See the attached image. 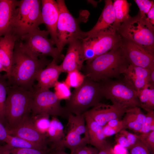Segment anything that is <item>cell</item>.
<instances>
[{
    "label": "cell",
    "mask_w": 154,
    "mask_h": 154,
    "mask_svg": "<svg viewBox=\"0 0 154 154\" xmlns=\"http://www.w3.org/2000/svg\"><path fill=\"white\" fill-rule=\"evenodd\" d=\"M51 61L46 57H38L27 51L21 47L16 42L12 66L7 80L9 85L28 89L33 88L38 72L45 68Z\"/></svg>",
    "instance_id": "cell-1"
},
{
    "label": "cell",
    "mask_w": 154,
    "mask_h": 154,
    "mask_svg": "<svg viewBox=\"0 0 154 154\" xmlns=\"http://www.w3.org/2000/svg\"><path fill=\"white\" fill-rule=\"evenodd\" d=\"M86 62L82 69L84 74L98 82L119 78L130 64L121 46Z\"/></svg>",
    "instance_id": "cell-2"
},
{
    "label": "cell",
    "mask_w": 154,
    "mask_h": 154,
    "mask_svg": "<svg viewBox=\"0 0 154 154\" xmlns=\"http://www.w3.org/2000/svg\"><path fill=\"white\" fill-rule=\"evenodd\" d=\"M34 91V87L9 85L5 105L6 128H15L31 117Z\"/></svg>",
    "instance_id": "cell-3"
},
{
    "label": "cell",
    "mask_w": 154,
    "mask_h": 154,
    "mask_svg": "<svg viewBox=\"0 0 154 154\" xmlns=\"http://www.w3.org/2000/svg\"><path fill=\"white\" fill-rule=\"evenodd\" d=\"M59 11L57 27L58 44L57 47L59 53L64 46L72 41L84 38V31L80 27L82 22H86L89 13L87 11L81 12L77 18L74 17L67 8L64 0L56 1Z\"/></svg>",
    "instance_id": "cell-4"
},
{
    "label": "cell",
    "mask_w": 154,
    "mask_h": 154,
    "mask_svg": "<svg viewBox=\"0 0 154 154\" xmlns=\"http://www.w3.org/2000/svg\"><path fill=\"white\" fill-rule=\"evenodd\" d=\"M102 97L100 83L86 77L66 100L64 108L67 114H82L100 102Z\"/></svg>",
    "instance_id": "cell-5"
},
{
    "label": "cell",
    "mask_w": 154,
    "mask_h": 154,
    "mask_svg": "<svg viewBox=\"0 0 154 154\" xmlns=\"http://www.w3.org/2000/svg\"><path fill=\"white\" fill-rule=\"evenodd\" d=\"M117 33L154 55V27L139 13L122 24Z\"/></svg>",
    "instance_id": "cell-6"
},
{
    "label": "cell",
    "mask_w": 154,
    "mask_h": 154,
    "mask_svg": "<svg viewBox=\"0 0 154 154\" xmlns=\"http://www.w3.org/2000/svg\"><path fill=\"white\" fill-rule=\"evenodd\" d=\"M41 1L40 0H21L14 19L11 32L21 36L39 28L44 24L41 13Z\"/></svg>",
    "instance_id": "cell-7"
},
{
    "label": "cell",
    "mask_w": 154,
    "mask_h": 154,
    "mask_svg": "<svg viewBox=\"0 0 154 154\" xmlns=\"http://www.w3.org/2000/svg\"><path fill=\"white\" fill-rule=\"evenodd\" d=\"M103 97L120 108L128 109L140 104L137 92L124 79L109 80L100 82Z\"/></svg>",
    "instance_id": "cell-8"
},
{
    "label": "cell",
    "mask_w": 154,
    "mask_h": 154,
    "mask_svg": "<svg viewBox=\"0 0 154 154\" xmlns=\"http://www.w3.org/2000/svg\"><path fill=\"white\" fill-rule=\"evenodd\" d=\"M49 35L47 30L38 28L21 36L16 42L21 48L36 56H49L58 61L61 58V54L49 38Z\"/></svg>",
    "instance_id": "cell-9"
},
{
    "label": "cell",
    "mask_w": 154,
    "mask_h": 154,
    "mask_svg": "<svg viewBox=\"0 0 154 154\" xmlns=\"http://www.w3.org/2000/svg\"><path fill=\"white\" fill-rule=\"evenodd\" d=\"M54 92L49 89L38 88L34 86V91L31 106V117L46 114L49 116L67 117L64 107L60 104Z\"/></svg>",
    "instance_id": "cell-10"
},
{
    "label": "cell",
    "mask_w": 154,
    "mask_h": 154,
    "mask_svg": "<svg viewBox=\"0 0 154 154\" xmlns=\"http://www.w3.org/2000/svg\"><path fill=\"white\" fill-rule=\"evenodd\" d=\"M68 121L64 129L65 136L62 142L64 148L73 153L78 148L89 144V138L84 114L75 115L68 114Z\"/></svg>",
    "instance_id": "cell-11"
},
{
    "label": "cell",
    "mask_w": 154,
    "mask_h": 154,
    "mask_svg": "<svg viewBox=\"0 0 154 154\" xmlns=\"http://www.w3.org/2000/svg\"><path fill=\"white\" fill-rule=\"evenodd\" d=\"M83 44L93 51L95 58L121 46L122 37L116 33L102 32L85 37Z\"/></svg>",
    "instance_id": "cell-12"
},
{
    "label": "cell",
    "mask_w": 154,
    "mask_h": 154,
    "mask_svg": "<svg viewBox=\"0 0 154 154\" xmlns=\"http://www.w3.org/2000/svg\"><path fill=\"white\" fill-rule=\"evenodd\" d=\"M121 47L130 64L150 70L154 69V55L139 46L122 37Z\"/></svg>",
    "instance_id": "cell-13"
},
{
    "label": "cell",
    "mask_w": 154,
    "mask_h": 154,
    "mask_svg": "<svg viewBox=\"0 0 154 154\" xmlns=\"http://www.w3.org/2000/svg\"><path fill=\"white\" fill-rule=\"evenodd\" d=\"M6 129L9 135L20 137L46 149L49 148L47 134L41 133L36 129L31 117L15 127Z\"/></svg>",
    "instance_id": "cell-14"
},
{
    "label": "cell",
    "mask_w": 154,
    "mask_h": 154,
    "mask_svg": "<svg viewBox=\"0 0 154 154\" xmlns=\"http://www.w3.org/2000/svg\"><path fill=\"white\" fill-rule=\"evenodd\" d=\"M127 109L113 104L110 105L100 102L84 114L103 127L112 119H121Z\"/></svg>",
    "instance_id": "cell-15"
},
{
    "label": "cell",
    "mask_w": 154,
    "mask_h": 154,
    "mask_svg": "<svg viewBox=\"0 0 154 154\" xmlns=\"http://www.w3.org/2000/svg\"><path fill=\"white\" fill-rule=\"evenodd\" d=\"M68 44L66 55L63 62L59 65L60 70L62 72L67 73L75 70L80 71L85 61L81 39L75 40Z\"/></svg>",
    "instance_id": "cell-16"
},
{
    "label": "cell",
    "mask_w": 154,
    "mask_h": 154,
    "mask_svg": "<svg viewBox=\"0 0 154 154\" xmlns=\"http://www.w3.org/2000/svg\"><path fill=\"white\" fill-rule=\"evenodd\" d=\"M41 13L44 24L50 35V39L57 47L58 39L57 27L59 11L56 1L54 0H42Z\"/></svg>",
    "instance_id": "cell-17"
},
{
    "label": "cell",
    "mask_w": 154,
    "mask_h": 154,
    "mask_svg": "<svg viewBox=\"0 0 154 154\" xmlns=\"http://www.w3.org/2000/svg\"><path fill=\"white\" fill-rule=\"evenodd\" d=\"M105 2L104 8L97 23L90 30L84 32V38L102 32L117 33L114 28L116 18L113 3L110 0H105Z\"/></svg>",
    "instance_id": "cell-18"
},
{
    "label": "cell",
    "mask_w": 154,
    "mask_h": 154,
    "mask_svg": "<svg viewBox=\"0 0 154 154\" xmlns=\"http://www.w3.org/2000/svg\"><path fill=\"white\" fill-rule=\"evenodd\" d=\"M19 37L12 33L0 37V63L5 70L4 76L8 80L12 66L14 49Z\"/></svg>",
    "instance_id": "cell-19"
},
{
    "label": "cell",
    "mask_w": 154,
    "mask_h": 154,
    "mask_svg": "<svg viewBox=\"0 0 154 154\" xmlns=\"http://www.w3.org/2000/svg\"><path fill=\"white\" fill-rule=\"evenodd\" d=\"M19 1L0 0V37L12 31Z\"/></svg>",
    "instance_id": "cell-20"
},
{
    "label": "cell",
    "mask_w": 154,
    "mask_h": 154,
    "mask_svg": "<svg viewBox=\"0 0 154 154\" xmlns=\"http://www.w3.org/2000/svg\"><path fill=\"white\" fill-rule=\"evenodd\" d=\"M150 70L130 64L123 74V78L137 92L149 84Z\"/></svg>",
    "instance_id": "cell-21"
},
{
    "label": "cell",
    "mask_w": 154,
    "mask_h": 154,
    "mask_svg": "<svg viewBox=\"0 0 154 154\" xmlns=\"http://www.w3.org/2000/svg\"><path fill=\"white\" fill-rule=\"evenodd\" d=\"M57 62L53 59L45 68L38 72L36 78L38 82L36 87L49 89L54 86L62 72Z\"/></svg>",
    "instance_id": "cell-22"
},
{
    "label": "cell",
    "mask_w": 154,
    "mask_h": 154,
    "mask_svg": "<svg viewBox=\"0 0 154 154\" xmlns=\"http://www.w3.org/2000/svg\"><path fill=\"white\" fill-rule=\"evenodd\" d=\"M49 143V147L53 150H64L62 142L65 135L64 126L57 117L52 116L46 133Z\"/></svg>",
    "instance_id": "cell-23"
},
{
    "label": "cell",
    "mask_w": 154,
    "mask_h": 154,
    "mask_svg": "<svg viewBox=\"0 0 154 154\" xmlns=\"http://www.w3.org/2000/svg\"><path fill=\"white\" fill-rule=\"evenodd\" d=\"M84 114L88 136L89 144L94 146L99 151L108 143L104 134L103 127L98 124L88 115Z\"/></svg>",
    "instance_id": "cell-24"
},
{
    "label": "cell",
    "mask_w": 154,
    "mask_h": 154,
    "mask_svg": "<svg viewBox=\"0 0 154 154\" xmlns=\"http://www.w3.org/2000/svg\"><path fill=\"white\" fill-rule=\"evenodd\" d=\"M122 119L124 129H128L134 132L139 133L146 117L140 108L135 107L126 110Z\"/></svg>",
    "instance_id": "cell-25"
},
{
    "label": "cell",
    "mask_w": 154,
    "mask_h": 154,
    "mask_svg": "<svg viewBox=\"0 0 154 154\" xmlns=\"http://www.w3.org/2000/svg\"><path fill=\"white\" fill-rule=\"evenodd\" d=\"M131 5L126 0H115L113 3L116 18L114 28L116 32L122 24L131 17L129 14Z\"/></svg>",
    "instance_id": "cell-26"
},
{
    "label": "cell",
    "mask_w": 154,
    "mask_h": 154,
    "mask_svg": "<svg viewBox=\"0 0 154 154\" xmlns=\"http://www.w3.org/2000/svg\"><path fill=\"white\" fill-rule=\"evenodd\" d=\"M137 92L140 108L147 112L154 111V86L149 84Z\"/></svg>",
    "instance_id": "cell-27"
},
{
    "label": "cell",
    "mask_w": 154,
    "mask_h": 154,
    "mask_svg": "<svg viewBox=\"0 0 154 154\" xmlns=\"http://www.w3.org/2000/svg\"><path fill=\"white\" fill-rule=\"evenodd\" d=\"M6 144L12 148H32L38 149H46L43 146L29 141L20 137L9 135Z\"/></svg>",
    "instance_id": "cell-28"
},
{
    "label": "cell",
    "mask_w": 154,
    "mask_h": 154,
    "mask_svg": "<svg viewBox=\"0 0 154 154\" xmlns=\"http://www.w3.org/2000/svg\"><path fill=\"white\" fill-rule=\"evenodd\" d=\"M9 84L4 75L0 76V121L6 127L5 105Z\"/></svg>",
    "instance_id": "cell-29"
},
{
    "label": "cell",
    "mask_w": 154,
    "mask_h": 154,
    "mask_svg": "<svg viewBox=\"0 0 154 154\" xmlns=\"http://www.w3.org/2000/svg\"><path fill=\"white\" fill-rule=\"evenodd\" d=\"M68 73L65 82L70 87L75 88L80 86L83 82L86 76L79 71L75 70Z\"/></svg>",
    "instance_id": "cell-30"
},
{
    "label": "cell",
    "mask_w": 154,
    "mask_h": 154,
    "mask_svg": "<svg viewBox=\"0 0 154 154\" xmlns=\"http://www.w3.org/2000/svg\"><path fill=\"white\" fill-rule=\"evenodd\" d=\"M49 117L47 115L42 114L31 118L36 129L42 133L46 134L50 124Z\"/></svg>",
    "instance_id": "cell-31"
},
{
    "label": "cell",
    "mask_w": 154,
    "mask_h": 154,
    "mask_svg": "<svg viewBox=\"0 0 154 154\" xmlns=\"http://www.w3.org/2000/svg\"><path fill=\"white\" fill-rule=\"evenodd\" d=\"M54 87L55 90L54 93L58 98L60 100H67L71 95L70 87L65 82L58 81Z\"/></svg>",
    "instance_id": "cell-32"
},
{
    "label": "cell",
    "mask_w": 154,
    "mask_h": 154,
    "mask_svg": "<svg viewBox=\"0 0 154 154\" xmlns=\"http://www.w3.org/2000/svg\"><path fill=\"white\" fill-rule=\"evenodd\" d=\"M51 150L49 147L46 149L32 148H11L10 154H51Z\"/></svg>",
    "instance_id": "cell-33"
},
{
    "label": "cell",
    "mask_w": 154,
    "mask_h": 154,
    "mask_svg": "<svg viewBox=\"0 0 154 154\" xmlns=\"http://www.w3.org/2000/svg\"><path fill=\"white\" fill-rule=\"evenodd\" d=\"M138 135L139 141L147 147L151 154H154V131Z\"/></svg>",
    "instance_id": "cell-34"
},
{
    "label": "cell",
    "mask_w": 154,
    "mask_h": 154,
    "mask_svg": "<svg viewBox=\"0 0 154 154\" xmlns=\"http://www.w3.org/2000/svg\"><path fill=\"white\" fill-rule=\"evenodd\" d=\"M139 134L154 131V111L147 112Z\"/></svg>",
    "instance_id": "cell-35"
},
{
    "label": "cell",
    "mask_w": 154,
    "mask_h": 154,
    "mask_svg": "<svg viewBox=\"0 0 154 154\" xmlns=\"http://www.w3.org/2000/svg\"><path fill=\"white\" fill-rule=\"evenodd\" d=\"M134 1L139 9L140 15L143 18H145L149 11L154 5L153 1L150 0H135Z\"/></svg>",
    "instance_id": "cell-36"
},
{
    "label": "cell",
    "mask_w": 154,
    "mask_h": 154,
    "mask_svg": "<svg viewBox=\"0 0 154 154\" xmlns=\"http://www.w3.org/2000/svg\"><path fill=\"white\" fill-rule=\"evenodd\" d=\"M130 149V154H151L147 147L139 140Z\"/></svg>",
    "instance_id": "cell-37"
},
{
    "label": "cell",
    "mask_w": 154,
    "mask_h": 154,
    "mask_svg": "<svg viewBox=\"0 0 154 154\" xmlns=\"http://www.w3.org/2000/svg\"><path fill=\"white\" fill-rule=\"evenodd\" d=\"M115 140L117 144L123 148L130 149L132 147L126 137L119 133L116 134Z\"/></svg>",
    "instance_id": "cell-38"
},
{
    "label": "cell",
    "mask_w": 154,
    "mask_h": 154,
    "mask_svg": "<svg viewBox=\"0 0 154 154\" xmlns=\"http://www.w3.org/2000/svg\"><path fill=\"white\" fill-rule=\"evenodd\" d=\"M119 133L124 135L132 146L139 140V135L130 133L126 130V129L121 130Z\"/></svg>",
    "instance_id": "cell-39"
},
{
    "label": "cell",
    "mask_w": 154,
    "mask_h": 154,
    "mask_svg": "<svg viewBox=\"0 0 154 154\" xmlns=\"http://www.w3.org/2000/svg\"><path fill=\"white\" fill-rule=\"evenodd\" d=\"M122 129H123L121 128L112 127L107 124L103 127V132L105 138L116 135Z\"/></svg>",
    "instance_id": "cell-40"
},
{
    "label": "cell",
    "mask_w": 154,
    "mask_h": 154,
    "mask_svg": "<svg viewBox=\"0 0 154 154\" xmlns=\"http://www.w3.org/2000/svg\"><path fill=\"white\" fill-rule=\"evenodd\" d=\"M96 149L88 147L86 145L79 147L77 148L73 154H97Z\"/></svg>",
    "instance_id": "cell-41"
},
{
    "label": "cell",
    "mask_w": 154,
    "mask_h": 154,
    "mask_svg": "<svg viewBox=\"0 0 154 154\" xmlns=\"http://www.w3.org/2000/svg\"><path fill=\"white\" fill-rule=\"evenodd\" d=\"M9 135L6 127L0 121V142L6 143Z\"/></svg>",
    "instance_id": "cell-42"
},
{
    "label": "cell",
    "mask_w": 154,
    "mask_h": 154,
    "mask_svg": "<svg viewBox=\"0 0 154 154\" xmlns=\"http://www.w3.org/2000/svg\"><path fill=\"white\" fill-rule=\"evenodd\" d=\"M97 154H115V153L112 146L108 143L98 151Z\"/></svg>",
    "instance_id": "cell-43"
},
{
    "label": "cell",
    "mask_w": 154,
    "mask_h": 154,
    "mask_svg": "<svg viewBox=\"0 0 154 154\" xmlns=\"http://www.w3.org/2000/svg\"><path fill=\"white\" fill-rule=\"evenodd\" d=\"M106 124L111 127H120L124 129L122 119H113L108 121Z\"/></svg>",
    "instance_id": "cell-44"
},
{
    "label": "cell",
    "mask_w": 154,
    "mask_h": 154,
    "mask_svg": "<svg viewBox=\"0 0 154 154\" xmlns=\"http://www.w3.org/2000/svg\"><path fill=\"white\" fill-rule=\"evenodd\" d=\"M145 18L149 23L154 27V5L149 11Z\"/></svg>",
    "instance_id": "cell-45"
},
{
    "label": "cell",
    "mask_w": 154,
    "mask_h": 154,
    "mask_svg": "<svg viewBox=\"0 0 154 154\" xmlns=\"http://www.w3.org/2000/svg\"><path fill=\"white\" fill-rule=\"evenodd\" d=\"M11 148L7 144L2 145H0V154H10Z\"/></svg>",
    "instance_id": "cell-46"
},
{
    "label": "cell",
    "mask_w": 154,
    "mask_h": 154,
    "mask_svg": "<svg viewBox=\"0 0 154 154\" xmlns=\"http://www.w3.org/2000/svg\"><path fill=\"white\" fill-rule=\"evenodd\" d=\"M149 84L154 86V69L150 71Z\"/></svg>",
    "instance_id": "cell-47"
},
{
    "label": "cell",
    "mask_w": 154,
    "mask_h": 154,
    "mask_svg": "<svg viewBox=\"0 0 154 154\" xmlns=\"http://www.w3.org/2000/svg\"><path fill=\"white\" fill-rule=\"evenodd\" d=\"M51 154H69L65 152L63 150L54 151L52 150Z\"/></svg>",
    "instance_id": "cell-48"
},
{
    "label": "cell",
    "mask_w": 154,
    "mask_h": 154,
    "mask_svg": "<svg viewBox=\"0 0 154 154\" xmlns=\"http://www.w3.org/2000/svg\"><path fill=\"white\" fill-rule=\"evenodd\" d=\"M2 71L5 72V70L1 64L0 63V76L1 75V72Z\"/></svg>",
    "instance_id": "cell-49"
},
{
    "label": "cell",
    "mask_w": 154,
    "mask_h": 154,
    "mask_svg": "<svg viewBox=\"0 0 154 154\" xmlns=\"http://www.w3.org/2000/svg\"></svg>",
    "instance_id": "cell-50"
}]
</instances>
